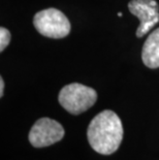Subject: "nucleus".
<instances>
[{"label": "nucleus", "mask_w": 159, "mask_h": 160, "mask_svg": "<svg viewBox=\"0 0 159 160\" xmlns=\"http://www.w3.org/2000/svg\"><path fill=\"white\" fill-rule=\"evenodd\" d=\"M87 138L94 151L111 155L119 149L123 139V126L113 111L106 110L92 119L87 130Z\"/></svg>", "instance_id": "obj_1"}, {"label": "nucleus", "mask_w": 159, "mask_h": 160, "mask_svg": "<svg viewBox=\"0 0 159 160\" xmlns=\"http://www.w3.org/2000/svg\"><path fill=\"white\" fill-rule=\"evenodd\" d=\"M59 103L72 115H80L92 107L97 100L96 91L79 83L63 87L59 93Z\"/></svg>", "instance_id": "obj_2"}, {"label": "nucleus", "mask_w": 159, "mask_h": 160, "mask_svg": "<svg viewBox=\"0 0 159 160\" xmlns=\"http://www.w3.org/2000/svg\"><path fill=\"white\" fill-rule=\"evenodd\" d=\"M33 24L40 34L50 38H63L69 34L72 28L66 16L57 8L38 12L34 16Z\"/></svg>", "instance_id": "obj_3"}, {"label": "nucleus", "mask_w": 159, "mask_h": 160, "mask_svg": "<svg viewBox=\"0 0 159 160\" xmlns=\"http://www.w3.org/2000/svg\"><path fill=\"white\" fill-rule=\"evenodd\" d=\"M64 133V128L59 122L50 118H42L32 126L28 138L33 147L43 148L60 142Z\"/></svg>", "instance_id": "obj_4"}, {"label": "nucleus", "mask_w": 159, "mask_h": 160, "mask_svg": "<svg viewBox=\"0 0 159 160\" xmlns=\"http://www.w3.org/2000/svg\"><path fill=\"white\" fill-rule=\"evenodd\" d=\"M128 8L141 22L135 32L137 37H143L159 22V5L155 0H131Z\"/></svg>", "instance_id": "obj_5"}, {"label": "nucleus", "mask_w": 159, "mask_h": 160, "mask_svg": "<svg viewBox=\"0 0 159 160\" xmlns=\"http://www.w3.org/2000/svg\"><path fill=\"white\" fill-rule=\"evenodd\" d=\"M142 59L149 68L159 67V28L154 30L145 42Z\"/></svg>", "instance_id": "obj_6"}, {"label": "nucleus", "mask_w": 159, "mask_h": 160, "mask_svg": "<svg viewBox=\"0 0 159 160\" xmlns=\"http://www.w3.org/2000/svg\"><path fill=\"white\" fill-rule=\"evenodd\" d=\"M11 42V33L4 27L0 28V51L3 52Z\"/></svg>", "instance_id": "obj_7"}, {"label": "nucleus", "mask_w": 159, "mask_h": 160, "mask_svg": "<svg viewBox=\"0 0 159 160\" xmlns=\"http://www.w3.org/2000/svg\"><path fill=\"white\" fill-rule=\"evenodd\" d=\"M3 92H4V81L2 78H0V96H3Z\"/></svg>", "instance_id": "obj_8"}, {"label": "nucleus", "mask_w": 159, "mask_h": 160, "mask_svg": "<svg viewBox=\"0 0 159 160\" xmlns=\"http://www.w3.org/2000/svg\"><path fill=\"white\" fill-rule=\"evenodd\" d=\"M117 16L119 17V18H121V17L123 16V13H122V12H118V15H117Z\"/></svg>", "instance_id": "obj_9"}]
</instances>
